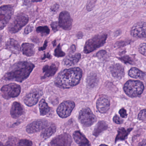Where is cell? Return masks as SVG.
<instances>
[{
    "label": "cell",
    "instance_id": "1",
    "mask_svg": "<svg viewBox=\"0 0 146 146\" xmlns=\"http://www.w3.org/2000/svg\"><path fill=\"white\" fill-rule=\"evenodd\" d=\"M82 74V71L80 68L65 69L57 75L55 83L61 88H71L79 84Z\"/></svg>",
    "mask_w": 146,
    "mask_h": 146
},
{
    "label": "cell",
    "instance_id": "2",
    "mask_svg": "<svg viewBox=\"0 0 146 146\" xmlns=\"http://www.w3.org/2000/svg\"><path fill=\"white\" fill-rule=\"evenodd\" d=\"M31 63L27 61L20 62L15 63L11 70L3 77V79L22 82L27 79L34 68Z\"/></svg>",
    "mask_w": 146,
    "mask_h": 146
},
{
    "label": "cell",
    "instance_id": "3",
    "mask_svg": "<svg viewBox=\"0 0 146 146\" xmlns=\"http://www.w3.org/2000/svg\"><path fill=\"white\" fill-rule=\"evenodd\" d=\"M144 88V85L141 81L129 80L125 83L123 90L128 96L131 97H135L142 94Z\"/></svg>",
    "mask_w": 146,
    "mask_h": 146
},
{
    "label": "cell",
    "instance_id": "4",
    "mask_svg": "<svg viewBox=\"0 0 146 146\" xmlns=\"http://www.w3.org/2000/svg\"><path fill=\"white\" fill-rule=\"evenodd\" d=\"M107 38V34H102L96 35L88 39L84 46V53L88 54L103 46L105 43Z\"/></svg>",
    "mask_w": 146,
    "mask_h": 146
},
{
    "label": "cell",
    "instance_id": "5",
    "mask_svg": "<svg viewBox=\"0 0 146 146\" xmlns=\"http://www.w3.org/2000/svg\"><path fill=\"white\" fill-rule=\"evenodd\" d=\"M28 21L29 18L26 15L20 14L16 15L9 26V31L12 33L18 32L28 23Z\"/></svg>",
    "mask_w": 146,
    "mask_h": 146
},
{
    "label": "cell",
    "instance_id": "6",
    "mask_svg": "<svg viewBox=\"0 0 146 146\" xmlns=\"http://www.w3.org/2000/svg\"><path fill=\"white\" fill-rule=\"evenodd\" d=\"M13 13V8L12 5H4L0 7V31L9 23Z\"/></svg>",
    "mask_w": 146,
    "mask_h": 146
},
{
    "label": "cell",
    "instance_id": "7",
    "mask_svg": "<svg viewBox=\"0 0 146 146\" xmlns=\"http://www.w3.org/2000/svg\"><path fill=\"white\" fill-rule=\"evenodd\" d=\"M20 86L15 83H11L2 87V97L5 99H9L18 97L21 93Z\"/></svg>",
    "mask_w": 146,
    "mask_h": 146
},
{
    "label": "cell",
    "instance_id": "8",
    "mask_svg": "<svg viewBox=\"0 0 146 146\" xmlns=\"http://www.w3.org/2000/svg\"><path fill=\"white\" fill-rule=\"evenodd\" d=\"M79 119L81 124L86 127L92 126L97 120L96 116L88 108L82 109L80 111Z\"/></svg>",
    "mask_w": 146,
    "mask_h": 146
},
{
    "label": "cell",
    "instance_id": "9",
    "mask_svg": "<svg viewBox=\"0 0 146 146\" xmlns=\"http://www.w3.org/2000/svg\"><path fill=\"white\" fill-rule=\"evenodd\" d=\"M74 107L75 103L73 101H65L57 108V114L61 118H66L70 115Z\"/></svg>",
    "mask_w": 146,
    "mask_h": 146
},
{
    "label": "cell",
    "instance_id": "10",
    "mask_svg": "<svg viewBox=\"0 0 146 146\" xmlns=\"http://www.w3.org/2000/svg\"><path fill=\"white\" fill-rule=\"evenodd\" d=\"M59 25L60 27L66 31H69L72 28V20L69 12L66 11L62 12L59 15Z\"/></svg>",
    "mask_w": 146,
    "mask_h": 146
},
{
    "label": "cell",
    "instance_id": "11",
    "mask_svg": "<svg viewBox=\"0 0 146 146\" xmlns=\"http://www.w3.org/2000/svg\"><path fill=\"white\" fill-rule=\"evenodd\" d=\"M133 37L137 38H146V23L140 21L135 24L131 30Z\"/></svg>",
    "mask_w": 146,
    "mask_h": 146
},
{
    "label": "cell",
    "instance_id": "12",
    "mask_svg": "<svg viewBox=\"0 0 146 146\" xmlns=\"http://www.w3.org/2000/svg\"><path fill=\"white\" fill-rule=\"evenodd\" d=\"M48 125V122L46 120H37L29 124L27 127L26 131L28 133H34L43 130Z\"/></svg>",
    "mask_w": 146,
    "mask_h": 146
},
{
    "label": "cell",
    "instance_id": "13",
    "mask_svg": "<svg viewBox=\"0 0 146 146\" xmlns=\"http://www.w3.org/2000/svg\"><path fill=\"white\" fill-rule=\"evenodd\" d=\"M72 141L70 135L64 133L54 138L50 142V145L52 146H70Z\"/></svg>",
    "mask_w": 146,
    "mask_h": 146
},
{
    "label": "cell",
    "instance_id": "14",
    "mask_svg": "<svg viewBox=\"0 0 146 146\" xmlns=\"http://www.w3.org/2000/svg\"><path fill=\"white\" fill-rule=\"evenodd\" d=\"M110 107V100L107 96L103 95L98 99L97 102V108L100 113H106L109 109Z\"/></svg>",
    "mask_w": 146,
    "mask_h": 146
},
{
    "label": "cell",
    "instance_id": "15",
    "mask_svg": "<svg viewBox=\"0 0 146 146\" xmlns=\"http://www.w3.org/2000/svg\"><path fill=\"white\" fill-rule=\"evenodd\" d=\"M41 95L40 92L36 91L31 92L24 98V103L27 106H33L38 103Z\"/></svg>",
    "mask_w": 146,
    "mask_h": 146
},
{
    "label": "cell",
    "instance_id": "16",
    "mask_svg": "<svg viewBox=\"0 0 146 146\" xmlns=\"http://www.w3.org/2000/svg\"><path fill=\"white\" fill-rule=\"evenodd\" d=\"M24 113V110L22 105L17 102L13 103L10 110V115L13 118L17 119L22 115Z\"/></svg>",
    "mask_w": 146,
    "mask_h": 146
},
{
    "label": "cell",
    "instance_id": "17",
    "mask_svg": "<svg viewBox=\"0 0 146 146\" xmlns=\"http://www.w3.org/2000/svg\"><path fill=\"white\" fill-rule=\"evenodd\" d=\"M111 72L115 78L121 79L124 76L125 73L123 67L121 64L117 63L111 66Z\"/></svg>",
    "mask_w": 146,
    "mask_h": 146
},
{
    "label": "cell",
    "instance_id": "18",
    "mask_svg": "<svg viewBox=\"0 0 146 146\" xmlns=\"http://www.w3.org/2000/svg\"><path fill=\"white\" fill-rule=\"evenodd\" d=\"M6 48L14 54H19L20 52V47L18 42L13 39H9L6 44Z\"/></svg>",
    "mask_w": 146,
    "mask_h": 146
},
{
    "label": "cell",
    "instance_id": "19",
    "mask_svg": "<svg viewBox=\"0 0 146 146\" xmlns=\"http://www.w3.org/2000/svg\"><path fill=\"white\" fill-rule=\"evenodd\" d=\"M73 137L75 142L81 146L89 145V141L80 132L76 131L73 134Z\"/></svg>",
    "mask_w": 146,
    "mask_h": 146
},
{
    "label": "cell",
    "instance_id": "20",
    "mask_svg": "<svg viewBox=\"0 0 146 146\" xmlns=\"http://www.w3.org/2000/svg\"><path fill=\"white\" fill-rule=\"evenodd\" d=\"M34 48V45L26 43L22 44L21 49L23 55L27 57H31L35 54Z\"/></svg>",
    "mask_w": 146,
    "mask_h": 146
},
{
    "label": "cell",
    "instance_id": "21",
    "mask_svg": "<svg viewBox=\"0 0 146 146\" xmlns=\"http://www.w3.org/2000/svg\"><path fill=\"white\" fill-rule=\"evenodd\" d=\"M81 54L77 53L72 55H68L64 59L63 63L67 66H72L76 64L81 58Z\"/></svg>",
    "mask_w": 146,
    "mask_h": 146
},
{
    "label": "cell",
    "instance_id": "22",
    "mask_svg": "<svg viewBox=\"0 0 146 146\" xmlns=\"http://www.w3.org/2000/svg\"><path fill=\"white\" fill-rule=\"evenodd\" d=\"M56 131V127L54 124L48 125L41 133V135L43 139H47L54 134Z\"/></svg>",
    "mask_w": 146,
    "mask_h": 146
},
{
    "label": "cell",
    "instance_id": "23",
    "mask_svg": "<svg viewBox=\"0 0 146 146\" xmlns=\"http://www.w3.org/2000/svg\"><path fill=\"white\" fill-rule=\"evenodd\" d=\"M58 69V67L54 64L51 65H46L43 69V71L44 73V77H49L54 75Z\"/></svg>",
    "mask_w": 146,
    "mask_h": 146
},
{
    "label": "cell",
    "instance_id": "24",
    "mask_svg": "<svg viewBox=\"0 0 146 146\" xmlns=\"http://www.w3.org/2000/svg\"><path fill=\"white\" fill-rule=\"evenodd\" d=\"M107 128H108V125L105 122L103 121L99 122L96 127L94 129L93 135L94 136L97 137L98 136L100 133H102L103 131L107 129Z\"/></svg>",
    "mask_w": 146,
    "mask_h": 146
},
{
    "label": "cell",
    "instance_id": "25",
    "mask_svg": "<svg viewBox=\"0 0 146 146\" xmlns=\"http://www.w3.org/2000/svg\"><path fill=\"white\" fill-rule=\"evenodd\" d=\"M129 75L130 77L135 79H142L145 75V73L135 67L132 68L129 70Z\"/></svg>",
    "mask_w": 146,
    "mask_h": 146
},
{
    "label": "cell",
    "instance_id": "26",
    "mask_svg": "<svg viewBox=\"0 0 146 146\" xmlns=\"http://www.w3.org/2000/svg\"><path fill=\"white\" fill-rule=\"evenodd\" d=\"M39 108L40 115L42 116L47 115L50 111V109L48 104L44 99H42L39 102Z\"/></svg>",
    "mask_w": 146,
    "mask_h": 146
},
{
    "label": "cell",
    "instance_id": "27",
    "mask_svg": "<svg viewBox=\"0 0 146 146\" xmlns=\"http://www.w3.org/2000/svg\"><path fill=\"white\" fill-rule=\"evenodd\" d=\"M129 133V130L127 131L124 128L119 129L118 134L116 138V141L125 139Z\"/></svg>",
    "mask_w": 146,
    "mask_h": 146
},
{
    "label": "cell",
    "instance_id": "28",
    "mask_svg": "<svg viewBox=\"0 0 146 146\" xmlns=\"http://www.w3.org/2000/svg\"><path fill=\"white\" fill-rule=\"evenodd\" d=\"M36 31L42 36L47 35L50 33V29L48 26H39L36 28Z\"/></svg>",
    "mask_w": 146,
    "mask_h": 146
},
{
    "label": "cell",
    "instance_id": "29",
    "mask_svg": "<svg viewBox=\"0 0 146 146\" xmlns=\"http://www.w3.org/2000/svg\"><path fill=\"white\" fill-rule=\"evenodd\" d=\"M54 55L57 57H62L65 55V53L62 50L60 45L59 44L55 50Z\"/></svg>",
    "mask_w": 146,
    "mask_h": 146
},
{
    "label": "cell",
    "instance_id": "30",
    "mask_svg": "<svg viewBox=\"0 0 146 146\" xmlns=\"http://www.w3.org/2000/svg\"><path fill=\"white\" fill-rule=\"evenodd\" d=\"M33 143L31 141L27 139H22L18 143V145L20 146H31Z\"/></svg>",
    "mask_w": 146,
    "mask_h": 146
},
{
    "label": "cell",
    "instance_id": "31",
    "mask_svg": "<svg viewBox=\"0 0 146 146\" xmlns=\"http://www.w3.org/2000/svg\"><path fill=\"white\" fill-rule=\"evenodd\" d=\"M139 50L141 54L146 56V43H142L139 46Z\"/></svg>",
    "mask_w": 146,
    "mask_h": 146
},
{
    "label": "cell",
    "instance_id": "32",
    "mask_svg": "<svg viewBox=\"0 0 146 146\" xmlns=\"http://www.w3.org/2000/svg\"><path fill=\"white\" fill-rule=\"evenodd\" d=\"M88 82L90 86H93L97 82V77L94 75H92L88 77Z\"/></svg>",
    "mask_w": 146,
    "mask_h": 146
},
{
    "label": "cell",
    "instance_id": "33",
    "mask_svg": "<svg viewBox=\"0 0 146 146\" xmlns=\"http://www.w3.org/2000/svg\"><path fill=\"white\" fill-rule=\"evenodd\" d=\"M95 5V1H94V0H90L87 4L86 9L88 11H92L94 8Z\"/></svg>",
    "mask_w": 146,
    "mask_h": 146
},
{
    "label": "cell",
    "instance_id": "34",
    "mask_svg": "<svg viewBox=\"0 0 146 146\" xmlns=\"http://www.w3.org/2000/svg\"><path fill=\"white\" fill-rule=\"evenodd\" d=\"M138 119L141 121H146V109L141 110L138 115Z\"/></svg>",
    "mask_w": 146,
    "mask_h": 146
},
{
    "label": "cell",
    "instance_id": "35",
    "mask_svg": "<svg viewBox=\"0 0 146 146\" xmlns=\"http://www.w3.org/2000/svg\"><path fill=\"white\" fill-rule=\"evenodd\" d=\"M120 60L124 62L125 63H131L132 62V59L128 56H125L120 58Z\"/></svg>",
    "mask_w": 146,
    "mask_h": 146
},
{
    "label": "cell",
    "instance_id": "36",
    "mask_svg": "<svg viewBox=\"0 0 146 146\" xmlns=\"http://www.w3.org/2000/svg\"><path fill=\"white\" fill-rule=\"evenodd\" d=\"M113 121L117 124H121L122 123L123 121L117 115H115L113 118Z\"/></svg>",
    "mask_w": 146,
    "mask_h": 146
},
{
    "label": "cell",
    "instance_id": "37",
    "mask_svg": "<svg viewBox=\"0 0 146 146\" xmlns=\"http://www.w3.org/2000/svg\"><path fill=\"white\" fill-rule=\"evenodd\" d=\"M119 113L120 115H121V117L122 118H125L127 116V111H126V110L123 109V108L120 110L119 111Z\"/></svg>",
    "mask_w": 146,
    "mask_h": 146
},
{
    "label": "cell",
    "instance_id": "38",
    "mask_svg": "<svg viewBox=\"0 0 146 146\" xmlns=\"http://www.w3.org/2000/svg\"><path fill=\"white\" fill-rule=\"evenodd\" d=\"M60 26L59 25V23L57 21H54L52 22L51 24V28H52L54 31H56L58 30V27Z\"/></svg>",
    "mask_w": 146,
    "mask_h": 146
},
{
    "label": "cell",
    "instance_id": "39",
    "mask_svg": "<svg viewBox=\"0 0 146 146\" xmlns=\"http://www.w3.org/2000/svg\"><path fill=\"white\" fill-rule=\"evenodd\" d=\"M33 27L31 25H28L25 30V34H27L32 31Z\"/></svg>",
    "mask_w": 146,
    "mask_h": 146
},
{
    "label": "cell",
    "instance_id": "40",
    "mask_svg": "<svg viewBox=\"0 0 146 146\" xmlns=\"http://www.w3.org/2000/svg\"><path fill=\"white\" fill-rule=\"evenodd\" d=\"M106 51L104 50H102L99 51V52L97 53V56L98 57L102 58V57H104L106 55Z\"/></svg>",
    "mask_w": 146,
    "mask_h": 146
},
{
    "label": "cell",
    "instance_id": "41",
    "mask_svg": "<svg viewBox=\"0 0 146 146\" xmlns=\"http://www.w3.org/2000/svg\"><path fill=\"white\" fill-rule=\"evenodd\" d=\"M59 7H60V6L58 3H55L50 8V9L53 12H56V11H58Z\"/></svg>",
    "mask_w": 146,
    "mask_h": 146
},
{
    "label": "cell",
    "instance_id": "42",
    "mask_svg": "<svg viewBox=\"0 0 146 146\" xmlns=\"http://www.w3.org/2000/svg\"><path fill=\"white\" fill-rule=\"evenodd\" d=\"M16 139H14V138H13V139H10L8 141L7 144H6L7 145H15V141Z\"/></svg>",
    "mask_w": 146,
    "mask_h": 146
},
{
    "label": "cell",
    "instance_id": "43",
    "mask_svg": "<svg viewBox=\"0 0 146 146\" xmlns=\"http://www.w3.org/2000/svg\"><path fill=\"white\" fill-rule=\"evenodd\" d=\"M33 0H23V3L24 5L28 6L32 2Z\"/></svg>",
    "mask_w": 146,
    "mask_h": 146
},
{
    "label": "cell",
    "instance_id": "44",
    "mask_svg": "<svg viewBox=\"0 0 146 146\" xmlns=\"http://www.w3.org/2000/svg\"><path fill=\"white\" fill-rule=\"evenodd\" d=\"M47 45H48V41L47 40H45V42H44V44L43 46L41 48H39V51H43L44 50V49H46L47 48Z\"/></svg>",
    "mask_w": 146,
    "mask_h": 146
},
{
    "label": "cell",
    "instance_id": "45",
    "mask_svg": "<svg viewBox=\"0 0 146 146\" xmlns=\"http://www.w3.org/2000/svg\"><path fill=\"white\" fill-rule=\"evenodd\" d=\"M126 43L124 41H119L115 44V45L118 46H123L126 45Z\"/></svg>",
    "mask_w": 146,
    "mask_h": 146
},
{
    "label": "cell",
    "instance_id": "46",
    "mask_svg": "<svg viewBox=\"0 0 146 146\" xmlns=\"http://www.w3.org/2000/svg\"><path fill=\"white\" fill-rule=\"evenodd\" d=\"M77 37L79 39L82 38L83 37V33L81 32L78 33L77 34Z\"/></svg>",
    "mask_w": 146,
    "mask_h": 146
},
{
    "label": "cell",
    "instance_id": "47",
    "mask_svg": "<svg viewBox=\"0 0 146 146\" xmlns=\"http://www.w3.org/2000/svg\"><path fill=\"white\" fill-rule=\"evenodd\" d=\"M75 46L74 45H73L71 46V48H70V51H72V52H74L75 51Z\"/></svg>",
    "mask_w": 146,
    "mask_h": 146
},
{
    "label": "cell",
    "instance_id": "48",
    "mask_svg": "<svg viewBox=\"0 0 146 146\" xmlns=\"http://www.w3.org/2000/svg\"><path fill=\"white\" fill-rule=\"evenodd\" d=\"M146 145V139L144 140L142 142H141L139 144V145L144 146Z\"/></svg>",
    "mask_w": 146,
    "mask_h": 146
},
{
    "label": "cell",
    "instance_id": "49",
    "mask_svg": "<svg viewBox=\"0 0 146 146\" xmlns=\"http://www.w3.org/2000/svg\"><path fill=\"white\" fill-rule=\"evenodd\" d=\"M42 0H34V1L36 2H39L41 1H42Z\"/></svg>",
    "mask_w": 146,
    "mask_h": 146
},
{
    "label": "cell",
    "instance_id": "50",
    "mask_svg": "<svg viewBox=\"0 0 146 146\" xmlns=\"http://www.w3.org/2000/svg\"><path fill=\"white\" fill-rule=\"evenodd\" d=\"M3 144L1 143V142H0V146H3Z\"/></svg>",
    "mask_w": 146,
    "mask_h": 146
},
{
    "label": "cell",
    "instance_id": "51",
    "mask_svg": "<svg viewBox=\"0 0 146 146\" xmlns=\"http://www.w3.org/2000/svg\"><path fill=\"white\" fill-rule=\"evenodd\" d=\"M1 0H0V2H1Z\"/></svg>",
    "mask_w": 146,
    "mask_h": 146
}]
</instances>
